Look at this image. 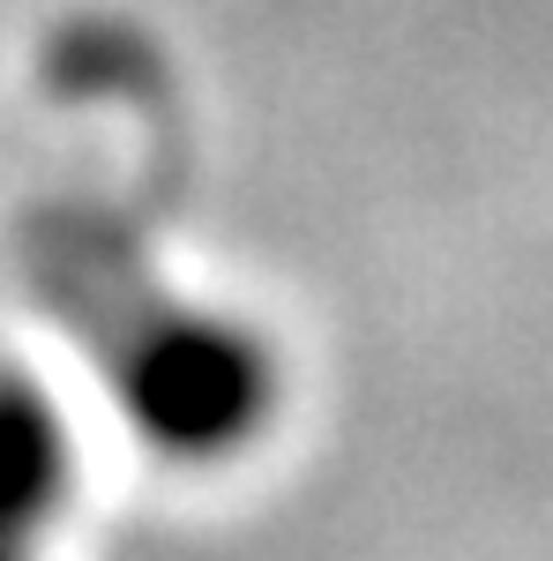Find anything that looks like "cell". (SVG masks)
<instances>
[{
  "label": "cell",
  "mask_w": 553,
  "mask_h": 561,
  "mask_svg": "<svg viewBox=\"0 0 553 561\" xmlns=\"http://www.w3.org/2000/svg\"><path fill=\"white\" fill-rule=\"evenodd\" d=\"M68 427L38 382L0 367V561H31L38 531H53L68 502Z\"/></svg>",
  "instance_id": "cell-2"
},
{
  "label": "cell",
  "mask_w": 553,
  "mask_h": 561,
  "mask_svg": "<svg viewBox=\"0 0 553 561\" xmlns=\"http://www.w3.org/2000/svg\"><path fill=\"white\" fill-rule=\"evenodd\" d=\"M113 389L128 404L135 434L165 457H232L277 404L269 352L195 307H142L113 330Z\"/></svg>",
  "instance_id": "cell-1"
}]
</instances>
